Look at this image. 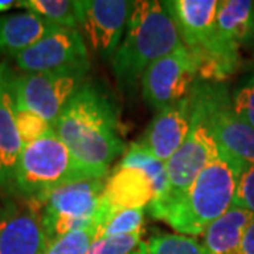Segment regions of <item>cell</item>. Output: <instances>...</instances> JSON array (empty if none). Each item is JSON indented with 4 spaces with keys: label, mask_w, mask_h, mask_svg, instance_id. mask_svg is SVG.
I'll return each mask as SVG.
<instances>
[{
    "label": "cell",
    "mask_w": 254,
    "mask_h": 254,
    "mask_svg": "<svg viewBox=\"0 0 254 254\" xmlns=\"http://www.w3.org/2000/svg\"><path fill=\"white\" fill-rule=\"evenodd\" d=\"M134 1L126 0H75L78 27L92 51L112 58L126 31Z\"/></svg>",
    "instance_id": "30bf717a"
},
{
    "label": "cell",
    "mask_w": 254,
    "mask_h": 254,
    "mask_svg": "<svg viewBox=\"0 0 254 254\" xmlns=\"http://www.w3.org/2000/svg\"><path fill=\"white\" fill-rule=\"evenodd\" d=\"M24 73L54 72L89 64L88 47L76 28L60 27L14 57Z\"/></svg>",
    "instance_id": "7c38bea8"
},
{
    "label": "cell",
    "mask_w": 254,
    "mask_h": 254,
    "mask_svg": "<svg viewBox=\"0 0 254 254\" xmlns=\"http://www.w3.org/2000/svg\"><path fill=\"white\" fill-rule=\"evenodd\" d=\"M17 7L44 17L58 27L78 28L73 1L68 0H20Z\"/></svg>",
    "instance_id": "44dd1931"
},
{
    "label": "cell",
    "mask_w": 254,
    "mask_h": 254,
    "mask_svg": "<svg viewBox=\"0 0 254 254\" xmlns=\"http://www.w3.org/2000/svg\"><path fill=\"white\" fill-rule=\"evenodd\" d=\"M95 233L92 230H78L57 237L50 242L43 254H88Z\"/></svg>",
    "instance_id": "484cf974"
},
{
    "label": "cell",
    "mask_w": 254,
    "mask_h": 254,
    "mask_svg": "<svg viewBox=\"0 0 254 254\" xmlns=\"http://www.w3.org/2000/svg\"><path fill=\"white\" fill-rule=\"evenodd\" d=\"M252 219L250 212L232 205L223 216L205 230L202 245L206 254H243L242 240Z\"/></svg>",
    "instance_id": "d6986e66"
},
{
    "label": "cell",
    "mask_w": 254,
    "mask_h": 254,
    "mask_svg": "<svg viewBox=\"0 0 254 254\" xmlns=\"http://www.w3.org/2000/svg\"><path fill=\"white\" fill-rule=\"evenodd\" d=\"M91 64L54 72L24 73L14 79L16 106L54 125L66 103L86 83Z\"/></svg>",
    "instance_id": "ba28073f"
},
{
    "label": "cell",
    "mask_w": 254,
    "mask_h": 254,
    "mask_svg": "<svg viewBox=\"0 0 254 254\" xmlns=\"http://www.w3.org/2000/svg\"><path fill=\"white\" fill-rule=\"evenodd\" d=\"M145 254H206L203 245L185 235H154L147 240Z\"/></svg>",
    "instance_id": "cb8c5ba5"
},
{
    "label": "cell",
    "mask_w": 254,
    "mask_h": 254,
    "mask_svg": "<svg viewBox=\"0 0 254 254\" xmlns=\"http://www.w3.org/2000/svg\"><path fill=\"white\" fill-rule=\"evenodd\" d=\"M216 151L218 143L208 126L192 110V125L188 136L175 154L165 163L168 181L167 195L161 203L148 208V213L164 222L168 212L182 199Z\"/></svg>",
    "instance_id": "52a82bcc"
},
{
    "label": "cell",
    "mask_w": 254,
    "mask_h": 254,
    "mask_svg": "<svg viewBox=\"0 0 254 254\" xmlns=\"http://www.w3.org/2000/svg\"><path fill=\"white\" fill-rule=\"evenodd\" d=\"M246 165L218 145V151L164 222L178 235H203L209 225L232 208Z\"/></svg>",
    "instance_id": "3957f363"
},
{
    "label": "cell",
    "mask_w": 254,
    "mask_h": 254,
    "mask_svg": "<svg viewBox=\"0 0 254 254\" xmlns=\"http://www.w3.org/2000/svg\"><path fill=\"white\" fill-rule=\"evenodd\" d=\"M192 125L190 95L180 102L160 110L147 126L137 144L167 163L182 145Z\"/></svg>",
    "instance_id": "2e32d148"
},
{
    "label": "cell",
    "mask_w": 254,
    "mask_h": 254,
    "mask_svg": "<svg viewBox=\"0 0 254 254\" xmlns=\"http://www.w3.org/2000/svg\"><path fill=\"white\" fill-rule=\"evenodd\" d=\"M190 99L192 110L208 126L219 147L242 163L254 165V128L235 112L223 82L196 79Z\"/></svg>",
    "instance_id": "8992f818"
},
{
    "label": "cell",
    "mask_w": 254,
    "mask_h": 254,
    "mask_svg": "<svg viewBox=\"0 0 254 254\" xmlns=\"http://www.w3.org/2000/svg\"><path fill=\"white\" fill-rule=\"evenodd\" d=\"M233 205L250 212L254 216V165H246L240 175Z\"/></svg>",
    "instance_id": "83f0119b"
},
{
    "label": "cell",
    "mask_w": 254,
    "mask_h": 254,
    "mask_svg": "<svg viewBox=\"0 0 254 254\" xmlns=\"http://www.w3.org/2000/svg\"><path fill=\"white\" fill-rule=\"evenodd\" d=\"M182 46L178 28L161 1H134L123 40L112 57L120 89L136 88L151 64Z\"/></svg>",
    "instance_id": "7a4b0ae2"
},
{
    "label": "cell",
    "mask_w": 254,
    "mask_h": 254,
    "mask_svg": "<svg viewBox=\"0 0 254 254\" xmlns=\"http://www.w3.org/2000/svg\"><path fill=\"white\" fill-rule=\"evenodd\" d=\"M143 233L144 230L122 236L95 239L88 254H145L147 242L143 240Z\"/></svg>",
    "instance_id": "603a6c76"
},
{
    "label": "cell",
    "mask_w": 254,
    "mask_h": 254,
    "mask_svg": "<svg viewBox=\"0 0 254 254\" xmlns=\"http://www.w3.org/2000/svg\"><path fill=\"white\" fill-rule=\"evenodd\" d=\"M50 242L36 202L10 200L0 210V254H43Z\"/></svg>",
    "instance_id": "4fadbf2b"
},
{
    "label": "cell",
    "mask_w": 254,
    "mask_h": 254,
    "mask_svg": "<svg viewBox=\"0 0 254 254\" xmlns=\"http://www.w3.org/2000/svg\"><path fill=\"white\" fill-rule=\"evenodd\" d=\"M58 26L31 11L0 16V53L16 57Z\"/></svg>",
    "instance_id": "ac0fdd59"
},
{
    "label": "cell",
    "mask_w": 254,
    "mask_h": 254,
    "mask_svg": "<svg viewBox=\"0 0 254 254\" xmlns=\"http://www.w3.org/2000/svg\"><path fill=\"white\" fill-rule=\"evenodd\" d=\"M232 105L239 118L254 128V75L240 83L232 96Z\"/></svg>",
    "instance_id": "4316f807"
},
{
    "label": "cell",
    "mask_w": 254,
    "mask_h": 254,
    "mask_svg": "<svg viewBox=\"0 0 254 254\" xmlns=\"http://www.w3.org/2000/svg\"><path fill=\"white\" fill-rule=\"evenodd\" d=\"M13 7H17V1H13V0H0V13H4L7 10L13 9Z\"/></svg>",
    "instance_id": "f546056e"
},
{
    "label": "cell",
    "mask_w": 254,
    "mask_h": 254,
    "mask_svg": "<svg viewBox=\"0 0 254 254\" xmlns=\"http://www.w3.org/2000/svg\"><path fill=\"white\" fill-rule=\"evenodd\" d=\"M54 133L79 163L99 178L123 154L116 106L98 85L86 82L53 125Z\"/></svg>",
    "instance_id": "6da1fadb"
},
{
    "label": "cell",
    "mask_w": 254,
    "mask_h": 254,
    "mask_svg": "<svg viewBox=\"0 0 254 254\" xmlns=\"http://www.w3.org/2000/svg\"><path fill=\"white\" fill-rule=\"evenodd\" d=\"M14 79L9 65L0 63V190L14 195V174L23 141L16 125Z\"/></svg>",
    "instance_id": "9a60e30c"
},
{
    "label": "cell",
    "mask_w": 254,
    "mask_h": 254,
    "mask_svg": "<svg viewBox=\"0 0 254 254\" xmlns=\"http://www.w3.org/2000/svg\"><path fill=\"white\" fill-rule=\"evenodd\" d=\"M99 178L85 168L54 131L26 144L14 174V195L38 200L71 182Z\"/></svg>",
    "instance_id": "277c9868"
},
{
    "label": "cell",
    "mask_w": 254,
    "mask_h": 254,
    "mask_svg": "<svg viewBox=\"0 0 254 254\" xmlns=\"http://www.w3.org/2000/svg\"><path fill=\"white\" fill-rule=\"evenodd\" d=\"M254 34V1H219L215 23L213 64L219 82L236 72L240 64V47Z\"/></svg>",
    "instance_id": "8fae6325"
},
{
    "label": "cell",
    "mask_w": 254,
    "mask_h": 254,
    "mask_svg": "<svg viewBox=\"0 0 254 254\" xmlns=\"http://www.w3.org/2000/svg\"><path fill=\"white\" fill-rule=\"evenodd\" d=\"M103 196L113 208L144 209L154 198V190L141 170L116 167L106 178Z\"/></svg>",
    "instance_id": "e0dca14e"
},
{
    "label": "cell",
    "mask_w": 254,
    "mask_h": 254,
    "mask_svg": "<svg viewBox=\"0 0 254 254\" xmlns=\"http://www.w3.org/2000/svg\"><path fill=\"white\" fill-rule=\"evenodd\" d=\"M16 125L23 145L30 144L54 131L53 125L34 112L16 106Z\"/></svg>",
    "instance_id": "d4e9b609"
},
{
    "label": "cell",
    "mask_w": 254,
    "mask_h": 254,
    "mask_svg": "<svg viewBox=\"0 0 254 254\" xmlns=\"http://www.w3.org/2000/svg\"><path fill=\"white\" fill-rule=\"evenodd\" d=\"M144 209H116L100 227L95 239L122 236L144 230ZM93 239V240H95Z\"/></svg>",
    "instance_id": "7402d4cb"
},
{
    "label": "cell",
    "mask_w": 254,
    "mask_h": 254,
    "mask_svg": "<svg viewBox=\"0 0 254 254\" xmlns=\"http://www.w3.org/2000/svg\"><path fill=\"white\" fill-rule=\"evenodd\" d=\"M106 178H89L71 182L51 190L41 199L43 225L50 240L78 230L96 233L103 213V190Z\"/></svg>",
    "instance_id": "5b68a950"
},
{
    "label": "cell",
    "mask_w": 254,
    "mask_h": 254,
    "mask_svg": "<svg viewBox=\"0 0 254 254\" xmlns=\"http://www.w3.org/2000/svg\"><path fill=\"white\" fill-rule=\"evenodd\" d=\"M198 79V64L185 46L151 64L141 75L143 98L160 110L187 98Z\"/></svg>",
    "instance_id": "9c48e42d"
},
{
    "label": "cell",
    "mask_w": 254,
    "mask_h": 254,
    "mask_svg": "<svg viewBox=\"0 0 254 254\" xmlns=\"http://www.w3.org/2000/svg\"><path fill=\"white\" fill-rule=\"evenodd\" d=\"M242 252L243 254H254V216L249 226L246 227L242 240Z\"/></svg>",
    "instance_id": "f1b7e54d"
},
{
    "label": "cell",
    "mask_w": 254,
    "mask_h": 254,
    "mask_svg": "<svg viewBox=\"0 0 254 254\" xmlns=\"http://www.w3.org/2000/svg\"><path fill=\"white\" fill-rule=\"evenodd\" d=\"M118 167L138 168L143 173L147 174V177L150 178V181L153 184V190H154V198L147 208H151V206H155V205L163 202L165 195H167V190H168L165 163L158 160L151 153H148L140 144L133 143L125 153Z\"/></svg>",
    "instance_id": "ffe728a7"
},
{
    "label": "cell",
    "mask_w": 254,
    "mask_h": 254,
    "mask_svg": "<svg viewBox=\"0 0 254 254\" xmlns=\"http://www.w3.org/2000/svg\"><path fill=\"white\" fill-rule=\"evenodd\" d=\"M170 13L184 46L196 63L206 60L215 48V23L218 0H173L161 1Z\"/></svg>",
    "instance_id": "5bb4252c"
}]
</instances>
